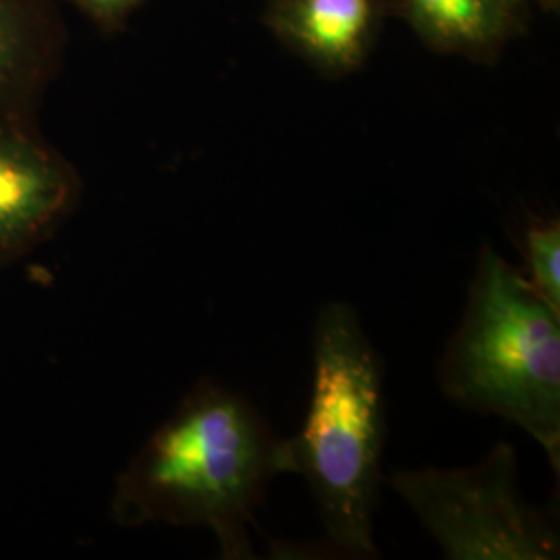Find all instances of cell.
<instances>
[{"label":"cell","mask_w":560,"mask_h":560,"mask_svg":"<svg viewBox=\"0 0 560 560\" xmlns=\"http://www.w3.org/2000/svg\"><path fill=\"white\" fill-rule=\"evenodd\" d=\"M534 2H538L544 9H557L559 7V0H534Z\"/></svg>","instance_id":"8fae6325"},{"label":"cell","mask_w":560,"mask_h":560,"mask_svg":"<svg viewBox=\"0 0 560 560\" xmlns=\"http://www.w3.org/2000/svg\"><path fill=\"white\" fill-rule=\"evenodd\" d=\"M60 44L55 0H0V120H32Z\"/></svg>","instance_id":"52a82bcc"},{"label":"cell","mask_w":560,"mask_h":560,"mask_svg":"<svg viewBox=\"0 0 560 560\" xmlns=\"http://www.w3.org/2000/svg\"><path fill=\"white\" fill-rule=\"evenodd\" d=\"M529 0H390L386 13L405 21L434 52L494 62L523 32Z\"/></svg>","instance_id":"ba28073f"},{"label":"cell","mask_w":560,"mask_h":560,"mask_svg":"<svg viewBox=\"0 0 560 560\" xmlns=\"http://www.w3.org/2000/svg\"><path fill=\"white\" fill-rule=\"evenodd\" d=\"M525 270L529 284L560 310V222H532L525 231Z\"/></svg>","instance_id":"9c48e42d"},{"label":"cell","mask_w":560,"mask_h":560,"mask_svg":"<svg viewBox=\"0 0 560 560\" xmlns=\"http://www.w3.org/2000/svg\"><path fill=\"white\" fill-rule=\"evenodd\" d=\"M382 0H268L266 25L328 78L358 71L381 32Z\"/></svg>","instance_id":"8992f818"},{"label":"cell","mask_w":560,"mask_h":560,"mask_svg":"<svg viewBox=\"0 0 560 560\" xmlns=\"http://www.w3.org/2000/svg\"><path fill=\"white\" fill-rule=\"evenodd\" d=\"M442 395L515 423L560 467V310L481 243L459 326L436 363Z\"/></svg>","instance_id":"3957f363"},{"label":"cell","mask_w":560,"mask_h":560,"mask_svg":"<svg viewBox=\"0 0 560 560\" xmlns=\"http://www.w3.org/2000/svg\"><path fill=\"white\" fill-rule=\"evenodd\" d=\"M282 439L240 393L203 381L143 442L120 474V525L208 527L222 559H254L249 527L282 474Z\"/></svg>","instance_id":"6da1fadb"},{"label":"cell","mask_w":560,"mask_h":560,"mask_svg":"<svg viewBox=\"0 0 560 560\" xmlns=\"http://www.w3.org/2000/svg\"><path fill=\"white\" fill-rule=\"evenodd\" d=\"M83 13H88L92 20L102 25L115 27L125 20L141 0H73Z\"/></svg>","instance_id":"30bf717a"},{"label":"cell","mask_w":560,"mask_h":560,"mask_svg":"<svg viewBox=\"0 0 560 560\" xmlns=\"http://www.w3.org/2000/svg\"><path fill=\"white\" fill-rule=\"evenodd\" d=\"M80 191L75 168L34 133L32 120H0V261L50 237Z\"/></svg>","instance_id":"5b68a950"},{"label":"cell","mask_w":560,"mask_h":560,"mask_svg":"<svg viewBox=\"0 0 560 560\" xmlns=\"http://www.w3.org/2000/svg\"><path fill=\"white\" fill-rule=\"evenodd\" d=\"M390 488L451 560H555L557 520L523 494L517 451L494 444L471 467L399 469Z\"/></svg>","instance_id":"277c9868"},{"label":"cell","mask_w":560,"mask_h":560,"mask_svg":"<svg viewBox=\"0 0 560 560\" xmlns=\"http://www.w3.org/2000/svg\"><path fill=\"white\" fill-rule=\"evenodd\" d=\"M312 361L307 416L300 434L282 439V474L307 481L326 541L339 557L374 559L386 397L381 355L353 305L322 307Z\"/></svg>","instance_id":"7a4b0ae2"}]
</instances>
